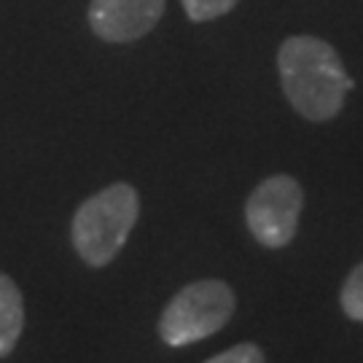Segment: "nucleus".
Here are the masks:
<instances>
[{
	"mask_svg": "<svg viewBox=\"0 0 363 363\" xmlns=\"http://www.w3.org/2000/svg\"><path fill=\"white\" fill-rule=\"evenodd\" d=\"M280 84L298 116L328 121L339 116L355 81L347 76L331 43L312 35H294L277 52Z\"/></svg>",
	"mask_w": 363,
	"mask_h": 363,
	"instance_id": "nucleus-1",
	"label": "nucleus"
},
{
	"mask_svg": "<svg viewBox=\"0 0 363 363\" xmlns=\"http://www.w3.org/2000/svg\"><path fill=\"white\" fill-rule=\"evenodd\" d=\"M140 216V196L130 183L91 194L73 216V245L89 267H108L124 247Z\"/></svg>",
	"mask_w": 363,
	"mask_h": 363,
	"instance_id": "nucleus-2",
	"label": "nucleus"
},
{
	"mask_svg": "<svg viewBox=\"0 0 363 363\" xmlns=\"http://www.w3.org/2000/svg\"><path fill=\"white\" fill-rule=\"evenodd\" d=\"M232 315V288L220 280H196L169 298L159 318V337L169 347H189L220 331Z\"/></svg>",
	"mask_w": 363,
	"mask_h": 363,
	"instance_id": "nucleus-3",
	"label": "nucleus"
},
{
	"mask_svg": "<svg viewBox=\"0 0 363 363\" xmlns=\"http://www.w3.org/2000/svg\"><path fill=\"white\" fill-rule=\"evenodd\" d=\"M301 208H304V191L296 178L269 175L247 196V229L264 247H286L296 237Z\"/></svg>",
	"mask_w": 363,
	"mask_h": 363,
	"instance_id": "nucleus-4",
	"label": "nucleus"
},
{
	"mask_svg": "<svg viewBox=\"0 0 363 363\" xmlns=\"http://www.w3.org/2000/svg\"><path fill=\"white\" fill-rule=\"evenodd\" d=\"M164 13V0H91L89 27L105 43H130L151 33Z\"/></svg>",
	"mask_w": 363,
	"mask_h": 363,
	"instance_id": "nucleus-5",
	"label": "nucleus"
},
{
	"mask_svg": "<svg viewBox=\"0 0 363 363\" xmlns=\"http://www.w3.org/2000/svg\"><path fill=\"white\" fill-rule=\"evenodd\" d=\"M25 328V301L9 274H0V358L11 355Z\"/></svg>",
	"mask_w": 363,
	"mask_h": 363,
	"instance_id": "nucleus-6",
	"label": "nucleus"
},
{
	"mask_svg": "<svg viewBox=\"0 0 363 363\" xmlns=\"http://www.w3.org/2000/svg\"><path fill=\"white\" fill-rule=\"evenodd\" d=\"M339 301H342V310L347 318L363 323V261L347 274L342 294H339Z\"/></svg>",
	"mask_w": 363,
	"mask_h": 363,
	"instance_id": "nucleus-7",
	"label": "nucleus"
},
{
	"mask_svg": "<svg viewBox=\"0 0 363 363\" xmlns=\"http://www.w3.org/2000/svg\"><path fill=\"white\" fill-rule=\"evenodd\" d=\"M191 22H210L229 13L240 0H181Z\"/></svg>",
	"mask_w": 363,
	"mask_h": 363,
	"instance_id": "nucleus-8",
	"label": "nucleus"
},
{
	"mask_svg": "<svg viewBox=\"0 0 363 363\" xmlns=\"http://www.w3.org/2000/svg\"><path fill=\"white\" fill-rule=\"evenodd\" d=\"M205 363H264V352L256 345H234L226 352H218Z\"/></svg>",
	"mask_w": 363,
	"mask_h": 363,
	"instance_id": "nucleus-9",
	"label": "nucleus"
}]
</instances>
